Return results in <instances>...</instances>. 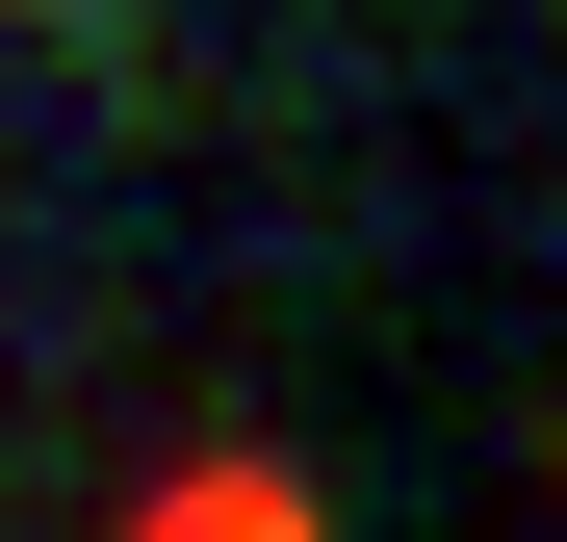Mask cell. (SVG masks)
Wrapping results in <instances>:
<instances>
[{
	"mask_svg": "<svg viewBox=\"0 0 567 542\" xmlns=\"http://www.w3.org/2000/svg\"><path fill=\"white\" fill-rule=\"evenodd\" d=\"M130 542H336V517H310V491H284V466H181V491H155Z\"/></svg>",
	"mask_w": 567,
	"mask_h": 542,
	"instance_id": "1",
	"label": "cell"
},
{
	"mask_svg": "<svg viewBox=\"0 0 567 542\" xmlns=\"http://www.w3.org/2000/svg\"><path fill=\"white\" fill-rule=\"evenodd\" d=\"M52 27H78V0H52Z\"/></svg>",
	"mask_w": 567,
	"mask_h": 542,
	"instance_id": "2",
	"label": "cell"
}]
</instances>
